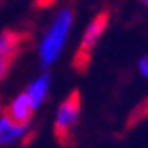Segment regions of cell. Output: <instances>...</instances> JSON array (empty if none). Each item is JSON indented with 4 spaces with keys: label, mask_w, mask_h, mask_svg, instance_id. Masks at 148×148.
Listing matches in <instances>:
<instances>
[{
    "label": "cell",
    "mask_w": 148,
    "mask_h": 148,
    "mask_svg": "<svg viewBox=\"0 0 148 148\" xmlns=\"http://www.w3.org/2000/svg\"><path fill=\"white\" fill-rule=\"evenodd\" d=\"M79 111H81V102H79V95L76 92H72L71 95H67L58 109L55 113V120H53V131L60 141H69V138L72 136L74 129L78 125L79 120Z\"/></svg>",
    "instance_id": "obj_2"
},
{
    "label": "cell",
    "mask_w": 148,
    "mask_h": 148,
    "mask_svg": "<svg viewBox=\"0 0 148 148\" xmlns=\"http://www.w3.org/2000/svg\"><path fill=\"white\" fill-rule=\"evenodd\" d=\"M11 62H12V60H9V58H5V57H2V55H0V83L7 78L9 69H11Z\"/></svg>",
    "instance_id": "obj_8"
},
{
    "label": "cell",
    "mask_w": 148,
    "mask_h": 148,
    "mask_svg": "<svg viewBox=\"0 0 148 148\" xmlns=\"http://www.w3.org/2000/svg\"><path fill=\"white\" fill-rule=\"evenodd\" d=\"M30 136V123L12 120L5 111H0V146L9 148L23 143Z\"/></svg>",
    "instance_id": "obj_4"
},
{
    "label": "cell",
    "mask_w": 148,
    "mask_h": 148,
    "mask_svg": "<svg viewBox=\"0 0 148 148\" xmlns=\"http://www.w3.org/2000/svg\"><path fill=\"white\" fill-rule=\"evenodd\" d=\"M108 20L109 18L106 12H99L97 16L92 18L86 28L83 30L79 44H78V51H76V65L78 67H85L88 64L92 51L95 49V46L99 44V41L102 39V35L108 28Z\"/></svg>",
    "instance_id": "obj_3"
},
{
    "label": "cell",
    "mask_w": 148,
    "mask_h": 148,
    "mask_svg": "<svg viewBox=\"0 0 148 148\" xmlns=\"http://www.w3.org/2000/svg\"><path fill=\"white\" fill-rule=\"evenodd\" d=\"M23 44V35L12 32V30H5V32H0V55L9 60H12L18 51L21 49Z\"/></svg>",
    "instance_id": "obj_7"
},
{
    "label": "cell",
    "mask_w": 148,
    "mask_h": 148,
    "mask_svg": "<svg viewBox=\"0 0 148 148\" xmlns=\"http://www.w3.org/2000/svg\"><path fill=\"white\" fill-rule=\"evenodd\" d=\"M5 113H7L12 120H16V122L30 123V120H32V116H34V113H35V109H34V106H32V102H30V99L27 97L25 92H20L18 95H14V97L9 101V104H7V108H5Z\"/></svg>",
    "instance_id": "obj_6"
},
{
    "label": "cell",
    "mask_w": 148,
    "mask_h": 148,
    "mask_svg": "<svg viewBox=\"0 0 148 148\" xmlns=\"http://www.w3.org/2000/svg\"><path fill=\"white\" fill-rule=\"evenodd\" d=\"M49 88H51V76L48 71H42L41 74H37V76L27 85V88L23 90L27 97L30 99L34 109H39L46 99H48V94H49Z\"/></svg>",
    "instance_id": "obj_5"
},
{
    "label": "cell",
    "mask_w": 148,
    "mask_h": 148,
    "mask_svg": "<svg viewBox=\"0 0 148 148\" xmlns=\"http://www.w3.org/2000/svg\"><path fill=\"white\" fill-rule=\"evenodd\" d=\"M74 25V12L71 7H62L53 14L49 25L37 42V60L42 71H48L64 55L69 35Z\"/></svg>",
    "instance_id": "obj_1"
},
{
    "label": "cell",
    "mask_w": 148,
    "mask_h": 148,
    "mask_svg": "<svg viewBox=\"0 0 148 148\" xmlns=\"http://www.w3.org/2000/svg\"><path fill=\"white\" fill-rule=\"evenodd\" d=\"M141 4H145V5H148V0H139Z\"/></svg>",
    "instance_id": "obj_10"
},
{
    "label": "cell",
    "mask_w": 148,
    "mask_h": 148,
    "mask_svg": "<svg viewBox=\"0 0 148 148\" xmlns=\"http://www.w3.org/2000/svg\"><path fill=\"white\" fill-rule=\"evenodd\" d=\"M138 71H139V74H141L145 79H148V55H145L143 58H139V62H138Z\"/></svg>",
    "instance_id": "obj_9"
}]
</instances>
